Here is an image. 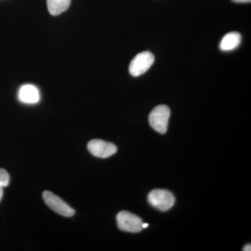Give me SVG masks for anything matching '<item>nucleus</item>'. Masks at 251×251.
<instances>
[{
  "label": "nucleus",
  "mask_w": 251,
  "mask_h": 251,
  "mask_svg": "<svg viewBox=\"0 0 251 251\" xmlns=\"http://www.w3.org/2000/svg\"><path fill=\"white\" fill-rule=\"evenodd\" d=\"M171 110L167 105H160L153 109L149 116V122L153 129L161 134L168 130Z\"/></svg>",
  "instance_id": "nucleus-1"
},
{
  "label": "nucleus",
  "mask_w": 251,
  "mask_h": 251,
  "mask_svg": "<svg viewBox=\"0 0 251 251\" xmlns=\"http://www.w3.org/2000/svg\"><path fill=\"white\" fill-rule=\"evenodd\" d=\"M150 204L158 210L166 211L174 206V195L167 190L156 189L151 191L148 196Z\"/></svg>",
  "instance_id": "nucleus-2"
},
{
  "label": "nucleus",
  "mask_w": 251,
  "mask_h": 251,
  "mask_svg": "<svg viewBox=\"0 0 251 251\" xmlns=\"http://www.w3.org/2000/svg\"><path fill=\"white\" fill-rule=\"evenodd\" d=\"M117 227L125 232L137 233L143 229V220L139 216L126 211H122L117 216Z\"/></svg>",
  "instance_id": "nucleus-3"
},
{
  "label": "nucleus",
  "mask_w": 251,
  "mask_h": 251,
  "mask_svg": "<svg viewBox=\"0 0 251 251\" xmlns=\"http://www.w3.org/2000/svg\"><path fill=\"white\" fill-rule=\"evenodd\" d=\"M42 196L46 205L59 215L72 217L75 214V210L53 193L46 191L43 193Z\"/></svg>",
  "instance_id": "nucleus-4"
},
{
  "label": "nucleus",
  "mask_w": 251,
  "mask_h": 251,
  "mask_svg": "<svg viewBox=\"0 0 251 251\" xmlns=\"http://www.w3.org/2000/svg\"><path fill=\"white\" fill-rule=\"evenodd\" d=\"M154 60V56L151 52L148 51L140 52L130 62V74L134 77L143 75L153 65Z\"/></svg>",
  "instance_id": "nucleus-5"
},
{
  "label": "nucleus",
  "mask_w": 251,
  "mask_h": 251,
  "mask_svg": "<svg viewBox=\"0 0 251 251\" xmlns=\"http://www.w3.org/2000/svg\"><path fill=\"white\" fill-rule=\"evenodd\" d=\"M89 151L98 158H109L117 152V148L114 144L101 140H92L87 145Z\"/></svg>",
  "instance_id": "nucleus-6"
},
{
  "label": "nucleus",
  "mask_w": 251,
  "mask_h": 251,
  "mask_svg": "<svg viewBox=\"0 0 251 251\" xmlns=\"http://www.w3.org/2000/svg\"><path fill=\"white\" fill-rule=\"evenodd\" d=\"M18 99L23 103L35 104L40 100V93L34 85H23L18 92Z\"/></svg>",
  "instance_id": "nucleus-7"
},
{
  "label": "nucleus",
  "mask_w": 251,
  "mask_h": 251,
  "mask_svg": "<svg viewBox=\"0 0 251 251\" xmlns=\"http://www.w3.org/2000/svg\"><path fill=\"white\" fill-rule=\"evenodd\" d=\"M242 41V36L237 31H232L226 34L220 44V49L225 52L237 49Z\"/></svg>",
  "instance_id": "nucleus-8"
},
{
  "label": "nucleus",
  "mask_w": 251,
  "mask_h": 251,
  "mask_svg": "<svg viewBox=\"0 0 251 251\" xmlns=\"http://www.w3.org/2000/svg\"><path fill=\"white\" fill-rule=\"evenodd\" d=\"M72 0H47L50 14L57 16L67 11L70 6Z\"/></svg>",
  "instance_id": "nucleus-9"
},
{
  "label": "nucleus",
  "mask_w": 251,
  "mask_h": 251,
  "mask_svg": "<svg viewBox=\"0 0 251 251\" xmlns=\"http://www.w3.org/2000/svg\"><path fill=\"white\" fill-rule=\"evenodd\" d=\"M10 176L5 170L0 168V202L3 197V188L9 186Z\"/></svg>",
  "instance_id": "nucleus-10"
},
{
  "label": "nucleus",
  "mask_w": 251,
  "mask_h": 251,
  "mask_svg": "<svg viewBox=\"0 0 251 251\" xmlns=\"http://www.w3.org/2000/svg\"><path fill=\"white\" fill-rule=\"evenodd\" d=\"M232 1L236 3H250L251 0H232Z\"/></svg>",
  "instance_id": "nucleus-11"
},
{
  "label": "nucleus",
  "mask_w": 251,
  "mask_h": 251,
  "mask_svg": "<svg viewBox=\"0 0 251 251\" xmlns=\"http://www.w3.org/2000/svg\"><path fill=\"white\" fill-rule=\"evenodd\" d=\"M244 251H251V245L250 244H248L243 249Z\"/></svg>",
  "instance_id": "nucleus-12"
},
{
  "label": "nucleus",
  "mask_w": 251,
  "mask_h": 251,
  "mask_svg": "<svg viewBox=\"0 0 251 251\" xmlns=\"http://www.w3.org/2000/svg\"><path fill=\"white\" fill-rule=\"evenodd\" d=\"M149 226V225L148 224H143V228H147Z\"/></svg>",
  "instance_id": "nucleus-13"
}]
</instances>
